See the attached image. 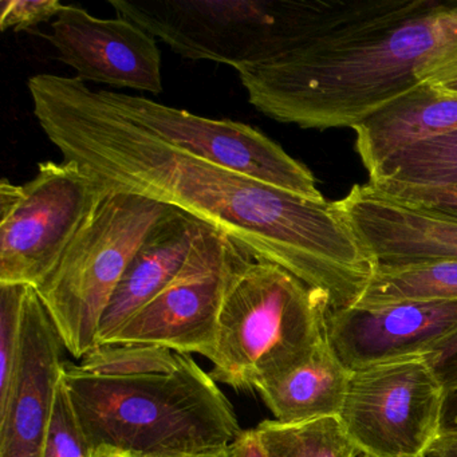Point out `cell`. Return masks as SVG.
<instances>
[{"instance_id":"6da1fadb","label":"cell","mask_w":457,"mask_h":457,"mask_svg":"<svg viewBox=\"0 0 457 457\" xmlns=\"http://www.w3.org/2000/svg\"><path fill=\"white\" fill-rule=\"evenodd\" d=\"M28 89L50 143L104 191L140 195L197 219L328 294L333 310L362 298L376 264L337 202L304 199L167 145L109 111L77 77L38 74Z\"/></svg>"},{"instance_id":"7a4b0ae2","label":"cell","mask_w":457,"mask_h":457,"mask_svg":"<svg viewBox=\"0 0 457 457\" xmlns=\"http://www.w3.org/2000/svg\"><path fill=\"white\" fill-rule=\"evenodd\" d=\"M456 42L457 4L303 0L293 49L237 76L274 121L354 129L419 87V71Z\"/></svg>"},{"instance_id":"3957f363","label":"cell","mask_w":457,"mask_h":457,"mask_svg":"<svg viewBox=\"0 0 457 457\" xmlns=\"http://www.w3.org/2000/svg\"><path fill=\"white\" fill-rule=\"evenodd\" d=\"M62 378L93 454L192 457L226 451L242 433L218 382L189 354L100 345Z\"/></svg>"},{"instance_id":"277c9868","label":"cell","mask_w":457,"mask_h":457,"mask_svg":"<svg viewBox=\"0 0 457 457\" xmlns=\"http://www.w3.org/2000/svg\"><path fill=\"white\" fill-rule=\"evenodd\" d=\"M330 298L271 262L251 259L232 280L208 360L211 377L256 390L328 338Z\"/></svg>"},{"instance_id":"5b68a950","label":"cell","mask_w":457,"mask_h":457,"mask_svg":"<svg viewBox=\"0 0 457 457\" xmlns=\"http://www.w3.org/2000/svg\"><path fill=\"white\" fill-rule=\"evenodd\" d=\"M176 211L140 195L105 191L60 263L36 287L76 360L98 346L101 320L133 256Z\"/></svg>"},{"instance_id":"8992f818","label":"cell","mask_w":457,"mask_h":457,"mask_svg":"<svg viewBox=\"0 0 457 457\" xmlns=\"http://www.w3.org/2000/svg\"><path fill=\"white\" fill-rule=\"evenodd\" d=\"M125 18L186 60L235 71L270 62L295 45L302 0H111Z\"/></svg>"},{"instance_id":"52a82bcc","label":"cell","mask_w":457,"mask_h":457,"mask_svg":"<svg viewBox=\"0 0 457 457\" xmlns=\"http://www.w3.org/2000/svg\"><path fill=\"white\" fill-rule=\"evenodd\" d=\"M105 191L76 162H39L25 184L0 181V283L38 287Z\"/></svg>"},{"instance_id":"ba28073f","label":"cell","mask_w":457,"mask_h":457,"mask_svg":"<svg viewBox=\"0 0 457 457\" xmlns=\"http://www.w3.org/2000/svg\"><path fill=\"white\" fill-rule=\"evenodd\" d=\"M448 390L424 355L353 370L339 419L361 456L427 457L445 425Z\"/></svg>"},{"instance_id":"9c48e42d","label":"cell","mask_w":457,"mask_h":457,"mask_svg":"<svg viewBox=\"0 0 457 457\" xmlns=\"http://www.w3.org/2000/svg\"><path fill=\"white\" fill-rule=\"evenodd\" d=\"M95 95L109 111L179 151L304 199H325L306 165L250 125L196 116L149 98L112 90H95Z\"/></svg>"},{"instance_id":"30bf717a","label":"cell","mask_w":457,"mask_h":457,"mask_svg":"<svg viewBox=\"0 0 457 457\" xmlns=\"http://www.w3.org/2000/svg\"><path fill=\"white\" fill-rule=\"evenodd\" d=\"M251 259L207 226L178 277L103 345H151L208 357L227 291Z\"/></svg>"},{"instance_id":"8fae6325","label":"cell","mask_w":457,"mask_h":457,"mask_svg":"<svg viewBox=\"0 0 457 457\" xmlns=\"http://www.w3.org/2000/svg\"><path fill=\"white\" fill-rule=\"evenodd\" d=\"M57 60L82 82L162 95V53L156 38L125 18L93 17L65 4L45 36Z\"/></svg>"},{"instance_id":"7c38bea8","label":"cell","mask_w":457,"mask_h":457,"mask_svg":"<svg viewBox=\"0 0 457 457\" xmlns=\"http://www.w3.org/2000/svg\"><path fill=\"white\" fill-rule=\"evenodd\" d=\"M63 349L54 320L30 286L14 379L0 395V457H41L62 376Z\"/></svg>"},{"instance_id":"4fadbf2b","label":"cell","mask_w":457,"mask_h":457,"mask_svg":"<svg viewBox=\"0 0 457 457\" xmlns=\"http://www.w3.org/2000/svg\"><path fill=\"white\" fill-rule=\"evenodd\" d=\"M456 328L457 301L350 307L328 317V341L350 370L425 354Z\"/></svg>"},{"instance_id":"5bb4252c","label":"cell","mask_w":457,"mask_h":457,"mask_svg":"<svg viewBox=\"0 0 457 457\" xmlns=\"http://www.w3.org/2000/svg\"><path fill=\"white\" fill-rule=\"evenodd\" d=\"M337 204L376 267L457 261V219L406 204L369 181Z\"/></svg>"},{"instance_id":"9a60e30c","label":"cell","mask_w":457,"mask_h":457,"mask_svg":"<svg viewBox=\"0 0 457 457\" xmlns=\"http://www.w3.org/2000/svg\"><path fill=\"white\" fill-rule=\"evenodd\" d=\"M205 228L204 223L178 210L151 232L106 307L98 346L178 277Z\"/></svg>"},{"instance_id":"2e32d148","label":"cell","mask_w":457,"mask_h":457,"mask_svg":"<svg viewBox=\"0 0 457 457\" xmlns=\"http://www.w3.org/2000/svg\"><path fill=\"white\" fill-rule=\"evenodd\" d=\"M355 151L369 178L409 146L457 132V96L421 84L354 128Z\"/></svg>"},{"instance_id":"e0dca14e","label":"cell","mask_w":457,"mask_h":457,"mask_svg":"<svg viewBox=\"0 0 457 457\" xmlns=\"http://www.w3.org/2000/svg\"><path fill=\"white\" fill-rule=\"evenodd\" d=\"M352 374L328 337L306 360L256 390L280 422L339 416Z\"/></svg>"},{"instance_id":"ac0fdd59","label":"cell","mask_w":457,"mask_h":457,"mask_svg":"<svg viewBox=\"0 0 457 457\" xmlns=\"http://www.w3.org/2000/svg\"><path fill=\"white\" fill-rule=\"evenodd\" d=\"M430 301H457L456 259L408 266H377L365 294L354 307Z\"/></svg>"},{"instance_id":"d6986e66","label":"cell","mask_w":457,"mask_h":457,"mask_svg":"<svg viewBox=\"0 0 457 457\" xmlns=\"http://www.w3.org/2000/svg\"><path fill=\"white\" fill-rule=\"evenodd\" d=\"M266 457H357L339 416L301 422L264 420L253 428Z\"/></svg>"},{"instance_id":"ffe728a7","label":"cell","mask_w":457,"mask_h":457,"mask_svg":"<svg viewBox=\"0 0 457 457\" xmlns=\"http://www.w3.org/2000/svg\"><path fill=\"white\" fill-rule=\"evenodd\" d=\"M371 183L457 184V132L422 141L387 160Z\"/></svg>"},{"instance_id":"44dd1931","label":"cell","mask_w":457,"mask_h":457,"mask_svg":"<svg viewBox=\"0 0 457 457\" xmlns=\"http://www.w3.org/2000/svg\"><path fill=\"white\" fill-rule=\"evenodd\" d=\"M29 287L0 283V395L9 390L14 379Z\"/></svg>"},{"instance_id":"7402d4cb","label":"cell","mask_w":457,"mask_h":457,"mask_svg":"<svg viewBox=\"0 0 457 457\" xmlns=\"http://www.w3.org/2000/svg\"><path fill=\"white\" fill-rule=\"evenodd\" d=\"M41 457H95L61 376Z\"/></svg>"},{"instance_id":"603a6c76","label":"cell","mask_w":457,"mask_h":457,"mask_svg":"<svg viewBox=\"0 0 457 457\" xmlns=\"http://www.w3.org/2000/svg\"><path fill=\"white\" fill-rule=\"evenodd\" d=\"M369 183L406 204L457 219V184Z\"/></svg>"},{"instance_id":"cb8c5ba5","label":"cell","mask_w":457,"mask_h":457,"mask_svg":"<svg viewBox=\"0 0 457 457\" xmlns=\"http://www.w3.org/2000/svg\"><path fill=\"white\" fill-rule=\"evenodd\" d=\"M65 4L58 0H2L0 30L31 31L42 23L55 20Z\"/></svg>"},{"instance_id":"d4e9b609","label":"cell","mask_w":457,"mask_h":457,"mask_svg":"<svg viewBox=\"0 0 457 457\" xmlns=\"http://www.w3.org/2000/svg\"><path fill=\"white\" fill-rule=\"evenodd\" d=\"M419 79L436 92L457 96V42L424 66Z\"/></svg>"},{"instance_id":"484cf974","label":"cell","mask_w":457,"mask_h":457,"mask_svg":"<svg viewBox=\"0 0 457 457\" xmlns=\"http://www.w3.org/2000/svg\"><path fill=\"white\" fill-rule=\"evenodd\" d=\"M422 355L445 385L448 393L457 392V328Z\"/></svg>"},{"instance_id":"4316f807","label":"cell","mask_w":457,"mask_h":457,"mask_svg":"<svg viewBox=\"0 0 457 457\" xmlns=\"http://www.w3.org/2000/svg\"><path fill=\"white\" fill-rule=\"evenodd\" d=\"M228 457H266L255 429L242 430L227 449Z\"/></svg>"},{"instance_id":"83f0119b","label":"cell","mask_w":457,"mask_h":457,"mask_svg":"<svg viewBox=\"0 0 457 457\" xmlns=\"http://www.w3.org/2000/svg\"><path fill=\"white\" fill-rule=\"evenodd\" d=\"M427 457H457V428L444 429Z\"/></svg>"},{"instance_id":"f1b7e54d","label":"cell","mask_w":457,"mask_h":457,"mask_svg":"<svg viewBox=\"0 0 457 457\" xmlns=\"http://www.w3.org/2000/svg\"><path fill=\"white\" fill-rule=\"evenodd\" d=\"M457 428V392L448 393L445 409V425L444 429Z\"/></svg>"},{"instance_id":"f546056e","label":"cell","mask_w":457,"mask_h":457,"mask_svg":"<svg viewBox=\"0 0 457 457\" xmlns=\"http://www.w3.org/2000/svg\"><path fill=\"white\" fill-rule=\"evenodd\" d=\"M95 457H135L130 454L117 453V452H104V453L95 454Z\"/></svg>"},{"instance_id":"4dcf8cb0","label":"cell","mask_w":457,"mask_h":457,"mask_svg":"<svg viewBox=\"0 0 457 457\" xmlns=\"http://www.w3.org/2000/svg\"><path fill=\"white\" fill-rule=\"evenodd\" d=\"M228 449V448H227ZM227 449L223 452H218V453L203 454V456H192V457H228L227 454Z\"/></svg>"},{"instance_id":"1f68e13d","label":"cell","mask_w":457,"mask_h":457,"mask_svg":"<svg viewBox=\"0 0 457 457\" xmlns=\"http://www.w3.org/2000/svg\"><path fill=\"white\" fill-rule=\"evenodd\" d=\"M360 457H368V456H360Z\"/></svg>"}]
</instances>
